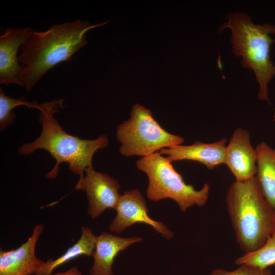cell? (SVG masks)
Wrapping results in <instances>:
<instances>
[{
	"label": "cell",
	"mask_w": 275,
	"mask_h": 275,
	"mask_svg": "<svg viewBox=\"0 0 275 275\" xmlns=\"http://www.w3.org/2000/svg\"><path fill=\"white\" fill-rule=\"evenodd\" d=\"M107 22L91 25L77 19L51 26L43 32L31 31L21 46L18 60L23 67L22 81L28 91L50 69L58 64L70 60L88 44L86 33Z\"/></svg>",
	"instance_id": "obj_1"
},
{
	"label": "cell",
	"mask_w": 275,
	"mask_h": 275,
	"mask_svg": "<svg viewBox=\"0 0 275 275\" xmlns=\"http://www.w3.org/2000/svg\"><path fill=\"white\" fill-rule=\"evenodd\" d=\"M63 99L53 100L40 104L39 121L42 128L39 136L34 142L18 148L19 154L29 155L38 149L48 151L56 161L51 170L45 175L47 179H53L58 174L59 164L68 163L69 170L82 179L84 172L92 166L94 154L108 145V139L100 135L94 140H82L66 132L53 115L60 108H64Z\"/></svg>",
	"instance_id": "obj_2"
},
{
	"label": "cell",
	"mask_w": 275,
	"mask_h": 275,
	"mask_svg": "<svg viewBox=\"0 0 275 275\" xmlns=\"http://www.w3.org/2000/svg\"><path fill=\"white\" fill-rule=\"evenodd\" d=\"M226 204L236 241L244 253L261 246L275 230V210L265 199L255 177L233 182Z\"/></svg>",
	"instance_id": "obj_3"
},
{
	"label": "cell",
	"mask_w": 275,
	"mask_h": 275,
	"mask_svg": "<svg viewBox=\"0 0 275 275\" xmlns=\"http://www.w3.org/2000/svg\"><path fill=\"white\" fill-rule=\"evenodd\" d=\"M227 18V21L219 27V32L227 28L231 30L232 53L242 57L243 68L254 72L259 86L258 99L270 103L268 85L275 75V65L270 54L275 40L271 35H275V25L255 24L249 15L237 12L228 14Z\"/></svg>",
	"instance_id": "obj_4"
},
{
	"label": "cell",
	"mask_w": 275,
	"mask_h": 275,
	"mask_svg": "<svg viewBox=\"0 0 275 275\" xmlns=\"http://www.w3.org/2000/svg\"><path fill=\"white\" fill-rule=\"evenodd\" d=\"M135 166L148 177L146 193L148 199L155 202L172 199L182 212L194 205L201 207L206 203L210 192L209 184H204L200 190L187 184L171 162L159 151L140 158Z\"/></svg>",
	"instance_id": "obj_5"
},
{
	"label": "cell",
	"mask_w": 275,
	"mask_h": 275,
	"mask_svg": "<svg viewBox=\"0 0 275 275\" xmlns=\"http://www.w3.org/2000/svg\"><path fill=\"white\" fill-rule=\"evenodd\" d=\"M116 138L120 153L126 157H146L184 142L182 136L164 130L150 110L139 103L132 105L130 118L118 126Z\"/></svg>",
	"instance_id": "obj_6"
},
{
	"label": "cell",
	"mask_w": 275,
	"mask_h": 275,
	"mask_svg": "<svg viewBox=\"0 0 275 275\" xmlns=\"http://www.w3.org/2000/svg\"><path fill=\"white\" fill-rule=\"evenodd\" d=\"M85 172L84 177L78 179L75 189L86 193L88 215L95 219L107 209L115 210L121 197L117 180L107 174L96 171L92 166Z\"/></svg>",
	"instance_id": "obj_7"
},
{
	"label": "cell",
	"mask_w": 275,
	"mask_h": 275,
	"mask_svg": "<svg viewBox=\"0 0 275 275\" xmlns=\"http://www.w3.org/2000/svg\"><path fill=\"white\" fill-rule=\"evenodd\" d=\"M117 214L109 225L111 232L119 234L126 228L138 223H144L168 239L173 236V232L162 223L152 219L148 214L146 202L138 189L124 192L119 199L116 209Z\"/></svg>",
	"instance_id": "obj_8"
},
{
	"label": "cell",
	"mask_w": 275,
	"mask_h": 275,
	"mask_svg": "<svg viewBox=\"0 0 275 275\" xmlns=\"http://www.w3.org/2000/svg\"><path fill=\"white\" fill-rule=\"evenodd\" d=\"M257 160L256 149L251 144L249 132L241 127L236 128L226 145L224 162L235 181H245L255 177Z\"/></svg>",
	"instance_id": "obj_9"
},
{
	"label": "cell",
	"mask_w": 275,
	"mask_h": 275,
	"mask_svg": "<svg viewBox=\"0 0 275 275\" xmlns=\"http://www.w3.org/2000/svg\"><path fill=\"white\" fill-rule=\"evenodd\" d=\"M33 29L7 28L0 37V83L24 86L22 81L23 68L18 60V48L25 42Z\"/></svg>",
	"instance_id": "obj_10"
},
{
	"label": "cell",
	"mask_w": 275,
	"mask_h": 275,
	"mask_svg": "<svg viewBox=\"0 0 275 275\" xmlns=\"http://www.w3.org/2000/svg\"><path fill=\"white\" fill-rule=\"evenodd\" d=\"M44 226L37 224L28 240L15 250L0 249V275H31L35 274L45 263L37 258L35 247Z\"/></svg>",
	"instance_id": "obj_11"
},
{
	"label": "cell",
	"mask_w": 275,
	"mask_h": 275,
	"mask_svg": "<svg viewBox=\"0 0 275 275\" xmlns=\"http://www.w3.org/2000/svg\"><path fill=\"white\" fill-rule=\"evenodd\" d=\"M227 140L225 138L210 143L196 142L190 145H178L165 148L159 151L161 155H167L171 162L191 160L213 170L224 164Z\"/></svg>",
	"instance_id": "obj_12"
},
{
	"label": "cell",
	"mask_w": 275,
	"mask_h": 275,
	"mask_svg": "<svg viewBox=\"0 0 275 275\" xmlns=\"http://www.w3.org/2000/svg\"><path fill=\"white\" fill-rule=\"evenodd\" d=\"M142 238H122L103 232L95 237V246L92 257L94 264L90 275H114L112 265L115 258L130 245L141 242Z\"/></svg>",
	"instance_id": "obj_13"
},
{
	"label": "cell",
	"mask_w": 275,
	"mask_h": 275,
	"mask_svg": "<svg viewBox=\"0 0 275 275\" xmlns=\"http://www.w3.org/2000/svg\"><path fill=\"white\" fill-rule=\"evenodd\" d=\"M257 173L255 177L268 203L275 210V149L264 142L256 147Z\"/></svg>",
	"instance_id": "obj_14"
},
{
	"label": "cell",
	"mask_w": 275,
	"mask_h": 275,
	"mask_svg": "<svg viewBox=\"0 0 275 275\" xmlns=\"http://www.w3.org/2000/svg\"><path fill=\"white\" fill-rule=\"evenodd\" d=\"M96 236L88 227H81V234L78 240L61 256L45 262L35 275H51L58 266L82 255L92 256L95 246Z\"/></svg>",
	"instance_id": "obj_15"
},
{
	"label": "cell",
	"mask_w": 275,
	"mask_h": 275,
	"mask_svg": "<svg viewBox=\"0 0 275 275\" xmlns=\"http://www.w3.org/2000/svg\"><path fill=\"white\" fill-rule=\"evenodd\" d=\"M235 262L238 265L249 264L264 269L275 264V234H272L260 248L244 253Z\"/></svg>",
	"instance_id": "obj_16"
},
{
	"label": "cell",
	"mask_w": 275,
	"mask_h": 275,
	"mask_svg": "<svg viewBox=\"0 0 275 275\" xmlns=\"http://www.w3.org/2000/svg\"><path fill=\"white\" fill-rule=\"evenodd\" d=\"M24 105L30 108L39 109L40 104L36 101L29 102L24 97L13 99L6 95L2 89L0 88V129L3 130L13 124L15 119V115L12 111L16 107Z\"/></svg>",
	"instance_id": "obj_17"
},
{
	"label": "cell",
	"mask_w": 275,
	"mask_h": 275,
	"mask_svg": "<svg viewBox=\"0 0 275 275\" xmlns=\"http://www.w3.org/2000/svg\"><path fill=\"white\" fill-rule=\"evenodd\" d=\"M210 275H271V272L268 268L264 269L249 264H242L233 271L215 269Z\"/></svg>",
	"instance_id": "obj_18"
},
{
	"label": "cell",
	"mask_w": 275,
	"mask_h": 275,
	"mask_svg": "<svg viewBox=\"0 0 275 275\" xmlns=\"http://www.w3.org/2000/svg\"><path fill=\"white\" fill-rule=\"evenodd\" d=\"M51 275H82V273L77 267L74 266L64 272H58Z\"/></svg>",
	"instance_id": "obj_19"
},
{
	"label": "cell",
	"mask_w": 275,
	"mask_h": 275,
	"mask_svg": "<svg viewBox=\"0 0 275 275\" xmlns=\"http://www.w3.org/2000/svg\"><path fill=\"white\" fill-rule=\"evenodd\" d=\"M273 122H274V125H275V108H274V114H273Z\"/></svg>",
	"instance_id": "obj_20"
},
{
	"label": "cell",
	"mask_w": 275,
	"mask_h": 275,
	"mask_svg": "<svg viewBox=\"0 0 275 275\" xmlns=\"http://www.w3.org/2000/svg\"><path fill=\"white\" fill-rule=\"evenodd\" d=\"M274 233V234H275V230H274V233Z\"/></svg>",
	"instance_id": "obj_21"
}]
</instances>
